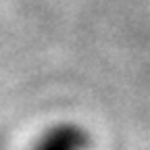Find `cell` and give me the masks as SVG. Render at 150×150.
Wrapping results in <instances>:
<instances>
[{"label":"cell","instance_id":"1","mask_svg":"<svg viewBox=\"0 0 150 150\" xmlns=\"http://www.w3.org/2000/svg\"><path fill=\"white\" fill-rule=\"evenodd\" d=\"M38 150H86V136L75 127H59L40 142Z\"/></svg>","mask_w":150,"mask_h":150}]
</instances>
